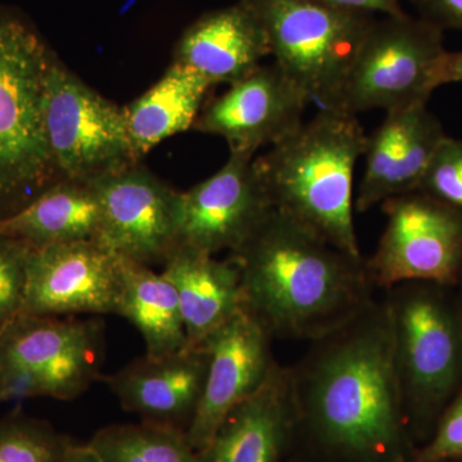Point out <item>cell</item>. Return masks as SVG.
<instances>
[{
  "label": "cell",
  "mask_w": 462,
  "mask_h": 462,
  "mask_svg": "<svg viewBox=\"0 0 462 462\" xmlns=\"http://www.w3.org/2000/svg\"><path fill=\"white\" fill-rule=\"evenodd\" d=\"M311 343L291 367L298 428L337 462H412L387 300Z\"/></svg>",
  "instance_id": "obj_1"
},
{
  "label": "cell",
  "mask_w": 462,
  "mask_h": 462,
  "mask_svg": "<svg viewBox=\"0 0 462 462\" xmlns=\"http://www.w3.org/2000/svg\"><path fill=\"white\" fill-rule=\"evenodd\" d=\"M243 302L273 338L314 342L363 312L375 285L366 261L273 209L229 254Z\"/></svg>",
  "instance_id": "obj_2"
},
{
  "label": "cell",
  "mask_w": 462,
  "mask_h": 462,
  "mask_svg": "<svg viewBox=\"0 0 462 462\" xmlns=\"http://www.w3.org/2000/svg\"><path fill=\"white\" fill-rule=\"evenodd\" d=\"M367 135L357 116L321 108L311 120L254 158L273 209L354 256V180Z\"/></svg>",
  "instance_id": "obj_3"
},
{
  "label": "cell",
  "mask_w": 462,
  "mask_h": 462,
  "mask_svg": "<svg viewBox=\"0 0 462 462\" xmlns=\"http://www.w3.org/2000/svg\"><path fill=\"white\" fill-rule=\"evenodd\" d=\"M51 56L27 21L0 5V218L58 181L44 126Z\"/></svg>",
  "instance_id": "obj_4"
},
{
  "label": "cell",
  "mask_w": 462,
  "mask_h": 462,
  "mask_svg": "<svg viewBox=\"0 0 462 462\" xmlns=\"http://www.w3.org/2000/svg\"><path fill=\"white\" fill-rule=\"evenodd\" d=\"M448 287L404 282L389 289L394 357L411 433H427L462 388V309Z\"/></svg>",
  "instance_id": "obj_5"
},
{
  "label": "cell",
  "mask_w": 462,
  "mask_h": 462,
  "mask_svg": "<svg viewBox=\"0 0 462 462\" xmlns=\"http://www.w3.org/2000/svg\"><path fill=\"white\" fill-rule=\"evenodd\" d=\"M276 65L321 108L337 109L349 69L370 30L358 12L320 0H251Z\"/></svg>",
  "instance_id": "obj_6"
},
{
  "label": "cell",
  "mask_w": 462,
  "mask_h": 462,
  "mask_svg": "<svg viewBox=\"0 0 462 462\" xmlns=\"http://www.w3.org/2000/svg\"><path fill=\"white\" fill-rule=\"evenodd\" d=\"M60 318L18 315L0 331V376L8 400L72 401L100 378L105 325Z\"/></svg>",
  "instance_id": "obj_7"
},
{
  "label": "cell",
  "mask_w": 462,
  "mask_h": 462,
  "mask_svg": "<svg viewBox=\"0 0 462 462\" xmlns=\"http://www.w3.org/2000/svg\"><path fill=\"white\" fill-rule=\"evenodd\" d=\"M44 126L58 180L91 182L141 162L124 108L91 89L54 53L45 87Z\"/></svg>",
  "instance_id": "obj_8"
},
{
  "label": "cell",
  "mask_w": 462,
  "mask_h": 462,
  "mask_svg": "<svg viewBox=\"0 0 462 462\" xmlns=\"http://www.w3.org/2000/svg\"><path fill=\"white\" fill-rule=\"evenodd\" d=\"M445 51L442 30L430 21L415 23L401 14L388 25L370 27L336 111L357 116L383 109L389 114L428 105Z\"/></svg>",
  "instance_id": "obj_9"
},
{
  "label": "cell",
  "mask_w": 462,
  "mask_h": 462,
  "mask_svg": "<svg viewBox=\"0 0 462 462\" xmlns=\"http://www.w3.org/2000/svg\"><path fill=\"white\" fill-rule=\"evenodd\" d=\"M387 224L366 261L375 288L404 282L454 288L462 279V209L422 191L385 200Z\"/></svg>",
  "instance_id": "obj_10"
},
{
  "label": "cell",
  "mask_w": 462,
  "mask_h": 462,
  "mask_svg": "<svg viewBox=\"0 0 462 462\" xmlns=\"http://www.w3.org/2000/svg\"><path fill=\"white\" fill-rule=\"evenodd\" d=\"M272 211L254 156L230 152L217 172L179 194L178 245L233 254Z\"/></svg>",
  "instance_id": "obj_11"
},
{
  "label": "cell",
  "mask_w": 462,
  "mask_h": 462,
  "mask_svg": "<svg viewBox=\"0 0 462 462\" xmlns=\"http://www.w3.org/2000/svg\"><path fill=\"white\" fill-rule=\"evenodd\" d=\"M89 184L102 214L98 243L136 263H165L178 245L180 191L139 162Z\"/></svg>",
  "instance_id": "obj_12"
},
{
  "label": "cell",
  "mask_w": 462,
  "mask_h": 462,
  "mask_svg": "<svg viewBox=\"0 0 462 462\" xmlns=\"http://www.w3.org/2000/svg\"><path fill=\"white\" fill-rule=\"evenodd\" d=\"M120 256L94 240L32 248L20 315H118Z\"/></svg>",
  "instance_id": "obj_13"
},
{
  "label": "cell",
  "mask_w": 462,
  "mask_h": 462,
  "mask_svg": "<svg viewBox=\"0 0 462 462\" xmlns=\"http://www.w3.org/2000/svg\"><path fill=\"white\" fill-rule=\"evenodd\" d=\"M309 103L276 63L260 65L206 103L193 129L225 139L230 152L254 156L296 132Z\"/></svg>",
  "instance_id": "obj_14"
},
{
  "label": "cell",
  "mask_w": 462,
  "mask_h": 462,
  "mask_svg": "<svg viewBox=\"0 0 462 462\" xmlns=\"http://www.w3.org/2000/svg\"><path fill=\"white\" fill-rule=\"evenodd\" d=\"M273 339L270 331L243 309L205 340V389L185 433L194 451H202L225 418L263 384L276 363Z\"/></svg>",
  "instance_id": "obj_15"
},
{
  "label": "cell",
  "mask_w": 462,
  "mask_h": 462,
  "mask_svg": "<svg viewBox=\"0 0 462 462\" xmlns=\"http://www.w3.org/2000/svg\"><path fill=\"white\" fill-rule=\"evenodd\" d=\"M207 369L206 346H188L173 354L136 358L106 383L127 412L187 433L202 398Z\"/></svg>",
  "instance_id": "obj_16"
},
{
  "label": "cell",
  "mask_w": 462,
  "mask_h": 462,
  "mask_svg": "<svg viewBox=\"0 0 462 462\" xmlns=\"http://www.w3.org/2000/svg\"><path fill=\"white\" fill-rule=\"evenodd\" d=\"M446 136L442 124L427 105L389 112L378 129L367 135L355 208L366 212L389 199L418 189Z\"/></svg>",
  "instance_id": "obj_17"
},
{
  "label": "cell",
  "mask_w": 462,
  "mask_h": 462,
  "mask_svg": "<svg viewBox=\"0 0 462 462\" xmlns=\"http://www.w3.org/2000/svg\"><path fill=\"white\" fill-rule=\"evenodd\" d=\"M298 431L291 367L273 364L263 384L225 418L200 462H279Z\"/></svg>",
  "instance_id": "obj_18"
},
{
  "label": "cell",
  "mask_w": 462,
  "mask_h": 462,
  "mask_svg": "<svg viewBox=\"0 0 462 462\" xmlns=\"http://www.w3.org/2000/svg\"><path fill=\"white\" fill-rule=\"evenodd\" d=\"M269 38L254 9L245 5L203 17L188 30L173 62L187 66L211 85H231L270 56Z\"/></svg>",
  "instance_id": "obj_19"
},
{
  "label": "cell",
  "mask_w": 462,
  "mask_h": 462,
  "mask_svg": "<svg viewBox=\"0 0 462 462\" xmlns=\"http://www.w3.org/2000/svg\"><path fill=\"white\" fill-rule=\"evenodd\" d=\"M162 275L178 293L188 346L203 345L245 309L238 263L231 257L178 245L163 263Z\"/></svg>",
  "instance_id": "obj_20"
},
{
  "label": "cell",
  "mask_w": 462,
  "mask_h": 462,
  "mask_svg": "<svg viewBox=\"0 0 462 462\" xmlns=\"http://www.w3.org/2000/svg\"><path fill=\"white\" fill-rule=\"evenodd\" d=\"M98 196L89 182L58 180L29 205L0 218V233L32 248L65 243L98 242Z\"/></svg>",
  "instance_id": "obj_21"
},
{
  "label": "cell",
  "mask_w": 462,
  "mask_h": 462,
  "mask_svg": "<svg viewBox=\"0 0 462 462\" xmlns=\"http://www.w3.org/2000/svg\"><path fill=\"white\" fill-rule=\"evenodd\" d=\"M211 88L193 69L172 62L151 89L124 107L136 157L142 160L170 136L191 129Z\"/></svg>",
  "instance_id": "obj_22"
},
{
  "label": "cell",
  "mask_w": 462,
  "mask_h": 462,
  "mask_svg": "<svg viewBox=\"0 0 462 462\" xmlns=\"http://www.w3.org/2000/svg\"><path fill=\"white\" fill-rule=\"evenodd\" d=\"M123 273L120 311L145 343V355L173 354L188 346L187 333L172 282L149 267L120 256Z\"/></svg>",
  "instance_id": "obj_23"
},
{
  "label": "cell",
  "mask_w": 462,
  "mask_h": 462,
  "mask_svg": "<svg viewBox=\"0 0 462 462\" xmlns=\"http://www.w3.org/2000/svg\"><path fill=\"white\" fill-rule=\"evenodd\" d=\"M89 445L105 462H200L184 431L143 420L102 428Z\"/></svg>",
  "instance_id": "obj_24"
},
{
  "label": "cell",
  "mask_w": 462,
  "mask_h": 462,
  "mask_svg": "<svg viewBox=\"0 0 462 462\" xmlns=\"http://www.w3.org/2000/svg\"><path fill=\"white\" fill-rule=\"evenodd\" d=\"M72 442L50 422L21 412L0 419V462H60Z\"/></svg>",
  "instance_id": "obj_25"
},
{
  "label": "cell",
  "mask_w": 462,
  "mask_h": 462,
  "mask_svg": "<svg viewBox=\"0 0 462 462\" xmlns=\"http://www.w3.org/2000/svg\"><path fill=\"white\" fill-rule=\"evenodd\" d=\"M30 251L26 243L0 233V331L23 310Z\"/></svg>",
  "instance_id": "obj_26"
},
{
  "label": "cell",
  "mask_w": 462,
  "mask_h": 462,
  "mask_svg": "<svg viewBox=\"0 0 462 462\" xmlns=\"http://www.w3.org/2000/svg\"><path fill=\"white\" fill-rule=\"evenodd\" d=\"M416 190L462 209V139L439 143Z\"/></svg>",
  "instance_id": "obj_27"
},
{
  "label": "cell",
  "mask_w": 462,
  "mask_h": 462,
  "mask_svg": "<svg viewBox=\"0 0 462 462\" xmlns=\"http://www.w3.org/2000/svg\"><path fill=\"white\" fill-rule=\"evenodd\" d=\"M449 460H462V388L440 415L430 442L416 452L412 462Z\"/></svg>",
  "instance_id": "obj_28"
},
{
  "label": "cell",
  "mask_w": 462,
  "mask_h": 462,
  "mask_svg": "<svg viewBox=\"0 0 462 462\" xmlns=\"http://www.w3.org/2000/svg\"><path fill=\"white\" fill-rule=\"evenodd\" d=\"M430 16V23L439 27H462V0H420Z\"/></svg>",
  "instance_id": "obj_29"
},
{
  "label": "cell",
  "mask_w": 462,
  "mask_h": 462,
  "mask_svg": "<svg viewBox=\"0 0 462 462\" xmlns=\"http://www.w3.org/2000/svg\"><path fill=\"white\" fill-rule=\"evenodd\" d=\"M320 2L331 7L358 12V14L378 11L391 14V17L403 14L398 5V0H320Z\"/></svg>",
  "instance_id": "obj_30"
},
{
  "label": "cell",
  "mask_w": 462,
  "mask_h": 462,
  "mask_svg": "<svg viewBox=\"0 0 462 462\" xmlns=\"http://www.w3.org/2000/svg\"><path fill=\"white\" fill-rule=\"evenodd\" d=\"M451 83H462V51H445L434 72V88Z\"/></svg>",
  "instance_id": "obj_31"
},
{
  "label": "cell",
  "mask_w": 462,
  "mask_h": 462,
  "mask_svg": "<svg viewBox=\"0 0 462 462\" xmlns=\"http://www.w3.org/2000/svg\"><path fill=\"white\" fill-rule=\"evenodd\" d=\"M60 462H105L89 443L72 442Z\"/></svg>",
  "instance_id": "obj_32"
},
{
  "label": "cell",
  "mask_w": 462,
  "mask_h": 462,
  "mask_svg": "<svg viewBox=\"0 0 462 462\" xmlns=\"http://www.w3.org/2000/svg\"><path fill=\"white\" fill-rule=\"evenodd\" d=\"M8 401L7 391H5V383H3L2 376H0V403Z\"/></svg>",
  "instance_id": "obj_33"
},
{
  "label": "cell",
  "mask_w": 462,
  "mask_h": 462,
  "mask_svg": "<svg viewBox=\"0 0 462 462\" xmlns=\"http://www.w3.org/2000/svg\"><path fill=\"white\" fill-rule=\"evenodd\" d=\"M443 462H462V460H449V461H443Z\"/></svg>",
  "instance_id": "obj_34"
},
{
  "label": "cell",
  "mask_w": 462,
  "mask_h": 462,
  "mask_svg": "<svg viewBox=\"0 0 462 462\" xmlns=\"http://www.w3.org/2000/svg\"><path fill=\"white\" fill-rule=\"evenodd\" d=\"M461 282H462V279H461Z\"/></svg>",
  "instance_id": "obj_35"
}]
</instances>
